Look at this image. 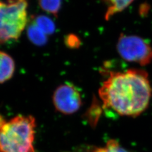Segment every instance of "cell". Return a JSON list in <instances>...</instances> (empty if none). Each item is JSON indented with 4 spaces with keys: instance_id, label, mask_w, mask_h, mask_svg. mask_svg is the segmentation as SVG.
<instances>
[{
    "instance_id": "1",
    "label": "cell",
    "mask_w": 152,
    "mask_h": 152,
    "mask_svg": "<svg viewBox=\"0 0 152 152\" xmlns=\"http://www.w3.org/2000/svg\"><path fill=\"white\" fill-rule=\"evenodd\" d=\"M151 93L148 74L140 69L111 72L98 91L104 108L128 117H137L146 110Z\"/></svg>"
},
{
    "instance_id": "2",
    "label": "cell",
    "mask_w": 152,
    "mask_h": 152,
    "mask_svg": "<svg viewBox=\"0 0 152 152\" xmlns=\"http://www.w3.org/2000/svg\"><path fill=\"white\" fill-rule=\"evenodd\" d=\"M36 122L19 115L7 121L0 115V152H35Z\"/></svg>"
},
{
    "instance_id": "3",
    "label": "cell",
    "mask_w": 152,
    "mask_h": 152,
    "mask_svg": "<svg viewBox=\"0 0 152 152\" xmlns=\"http://www.w3.org/2000/svg\"><path fill=\"white\" fill-rule=\"evenodd\" d=\"M27 0L0 1V44L17 39L27 22Z\"/></svg>"
},
{
    "instance_id": "4",
    "label": "cell",
    "mask_w": 152,
    "mask_h": 152,
    "mask_svg": "<svg viewBox=\"0 0 152 152\" xmlns=\"http://www.w3.org/2000/svg\"><path fill=\"white\" fill-rule=\"evenodd\" d=\"M117 49L123 59L142 66L152 61V48L143 38L134 35L122 34L118 38Z\"/></svg>"
},
{
    "instance_id": "5",
    "label": "cell",
    "mask_w": 152,
    "mask_h": 152,
    "mask_svg": "<svg viewBox=\"0 0 152 152\" xmlns=\"http://www.w3.org/2000/svg\"><path fill=\"white\" fill-rule=\"evenodd\" d=\"M53 102L57 111L66 115L77 112L82 105L81 95L72 84L66 83L56 89Z\"/></svg>"
},
{
    "instance_id": "6",
    "label": "cell",
    "mask_w": 152,
    "mask_h": 152,
    "mask_svg": "<svg viewBox=\"0 0 152 152\" xmlns=\"http://www.w3.org/2000/svg\"><path fill=\"white\" fill-rule=\"evenodd\" d=\"M15 65L8 54L0 51V83L10 79L15 72Z\"/></svg>"
},
{
    "instance_id": "7",
    "label": "cell",
    "mask_w": 152,
    "mask_h": 152,
    "mask_svg": "<svg viewBox=\"0 0 152 152\" xmlns=\"http://www.w3.org/2000/svg\"><path fill=\"white\" fill-rule=\"evenodd\" d=\"M107 4L105 19L109 20L115 14L122 12L134 1V0H103Z\"/></svg>"
},
{
    "instance_id": "8",
    "label": "cell",
    "mask_w": 152,
    "mask_h": 152,
    "mask_svg": "<svg viewBox=\"0 0 152 152\" xmlns=\"http://www.w3.org/2000/svg\"><path fill=\"white\" fill-rule=\"evenodd\" d=\"M27 36L33 44L37 46H43L47 42V35L34 22L27 28Z\"/></svg>"
},
{
    "instance_id": "9",
    "label": "cell",
    "mask_w": 152,
    "mask_h": 152,
    "mask_svg": "<svg viewBox=\"0 0 152 152\" xmlns=\"http://www.w3.org/2000/svg\"><path fill=\"white\" fill-rule=\"evenodd\" d=\"M46 35L52 34L55 31V25L50 18L45 15H39L33 22Z\"/></svg>"
},
{
    "instance_id": "10",
    "label": "cell",
    "mask_w": 152,
    "mask_h": 152,
    "mask_svg": "<svg viewBox=\"0 0 152 152\" xmlns=\"http://www.w3.org/2000/svg\"><path fill=\"white\" fill-rule=\"evenodd\" d=\"M62 0H39L42 10L54 16H57L60 11Z\"/></svg>"
},
{
    "instance_id": "11",
    "label": "cell",
    "mask_w": 152,
    "mask_h": 152,
    "mask_svg": "<svg viewBox=\"0 0 152 152\" xmlns=\"http://www.w3.org/2000/svg\"><path fill=\"white\" fill-rule=\"evenodd\" d=\"M93 152H129L119 144L115 140H108L103 147L95 148Z\"/></svg>"
}]
</instances>
